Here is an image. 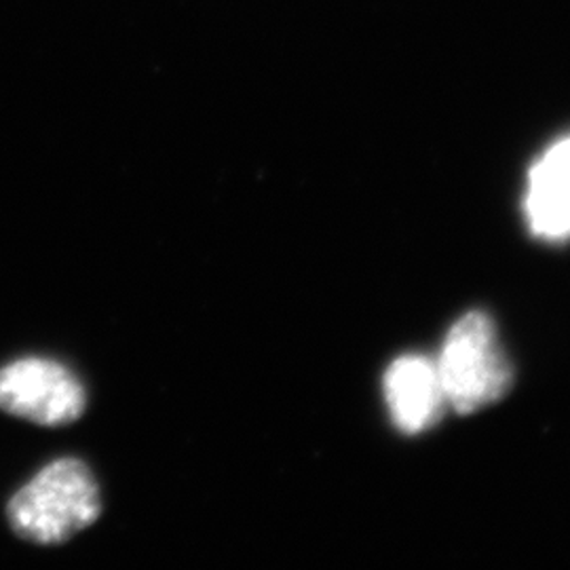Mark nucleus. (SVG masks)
<instances>
[{"label": "nucleus", "mask_w": 570, "mask_h": 570, "mask_svg": "<svg viewBox=\"0 0 570 570\" xmlns=\"http://www.w3.org/2000/svg\"><path fill=\"white\" fill-rule=\"evenodd\" d=\"M385 402L395 428L407 435L428 431L446 406L435 362L423 355H402L385 372Z\"/></svg>", "instance_id": "obj_5"}, {"label": "nucleus", "mask_w": 570, "mask_h": 570, "mask_svg": "<svg viewBox=\"0 0 570 570\" xmlns=\"http://www.w3.org/2000/svg\"><path fill=\"white\" fill-rule=\"evenodd\" d=\"M87 407L81 379L56 360L21 357L0 367V410L42 428L79 421Z\"/></svg>", "instance_id": "obj_3"}, {"label": "nucleus", "mask_w": 570, "mask_h": 570, "mask_svg": "<svg viewBox=\"0 0 570 570\" xmlns=\"http://www.w3.org/2000/svg\"><path fill=\"white\" fill-rule=\"evenodd\" d=\"M435 367L446 404L461 414L489 406L511 387L510 362L494 324L480 311L463 315L450 327Z\"/></svg>", "instance_id": "obj_2"}, {"label": "nucleus", "mask_w": 570, "mask_h": 570, "mask_svg": "<svg viewBox=\"0 0 570 570\" xmlns=\"http://www.w3.org/2000/svg\"><path fill=\"white\" fill-rule=\"evenodd\" d=\"M529 230L548 244L570 239V136L562 138L530 167L524 193Z\"/></svg>", "instance_id": "obj_4"}, {"label": "nucleus", "mask_w": 570, "mask_h": 570, "mask_svg": "<svg viewBox=\"0 0 570 570\" xmlns=\"http://www.w3.org/2000/svg\"><path fill=\"white\" fill-rule=\"evenodd\" d=\"M102 513V492L81 459L66 456L41 469L18 490L7 518L13 532L39 546H58L89 529Z\"/></svg>", "instance_id": "obj_1"}]
</instances>
